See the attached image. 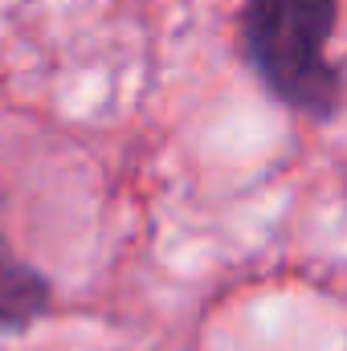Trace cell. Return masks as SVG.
I'll use <instances>...</instances> for the list:
<instances>
[{"label":"cell","instance_id":"obj_3","mask_svg":"<svg viewBox=\"0 0 347 351\" xmlns=\"http://www.w3.org/2000/svg\"><path fill=\"white\" fill-rule=\"evenodd\" d=\"M4 258H12V254H8V241H4V229H0V262Z\"/></svg>","mask_w":347,"mask_h":351},{"label":"cell","instance_id":"obj_1","mask_svg":"<svg viewBox=\"0 0 347 351\" xmlns=\"http://www.w3.org/2000/svg\"><path fill=\"white\" fill-rule=\"evenodd\" d=\"M339 0H250L246 53L265 90L311 114L327 119L339 102V74L327 62Z\"/></svg>","mask_w":347,"mask_h":351},{"label":"cell","instance_id":"obj_2","mask_svg":"<svg viewBox=\"0 0 347 351\" xmlns=\"http://www.w3.org/2000/svg\"><path fill=\"white\" fill-rule=\"evenodd\" d=\"M45 311H49V282L21 258H4L0 262V327L25 331Z\"/></svg>","mask_w":347,"mask_h":351}]
</instances>
